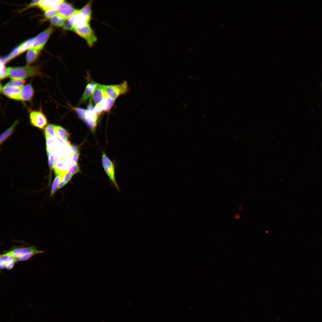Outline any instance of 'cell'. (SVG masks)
I'll return each mask as SVG.
<instances>
[{
    "mask_svg": "<svg viewBox=\"0 0 322 322\" xmlns=\"http://www.w3.org/2000/svg\"><path fill=\"white\" fill-rule=\"evenodd\" d=\"M8 76L12 79L24 80L28 78L40 74L38 67L26 66L7 68Z\"/></svg>",
    "mask_w": 322,
    "mask_h": 322,
    "instance_id": "obj_1",
    "label": "cell"
},
{
    "mask_svg": "<svg viewBox=\"0 0 322 322\" xmlns=\"http://www.w3.org/2000/svg\"><path fill=\"white\" fill-rule=\"evenodd\" d=\"M103 87L108 97L115 100L120 96L128 93L130 90L128 83L126 81L118 84L103 85Z\"/></svg>",
    "mask_w": 322,
    "mask_h": 322,
    "instance_id": "obj_2",
    "label": "cell"
},
{
    "mask_svg": "<svg viewBox=\"0 0 322 322\" xmlns=\"http://www.w3.org/2000/svg\"><path fill=\"white\" fill-rule=\"evenodd\" d=\"M74 31L84 39L90 47H92L97 41V38L89 24L82 27L75 29Z\"/></svg>",
    "mask_w": 322,
    "mask_h": 322,
    "instance_id": "obj_3",
    "label": "cell"
},
{
    "mask_svg": "<svg viewBox=\"0 0 322 322\" xmlns=\"http://www.w3.org/2000/svg\"><path fill=\"white\" fill-rule=\"evenodd\" d=\"M94 107L91 98L89 99V104L83 120L92 130L96 126L98 119V115L94 111Z\"/></svg>",
    "mask_w": 322,
    "mask_h": 322,
    "instance_id": "obj_4",
    "label": "cell"
},
{
    "mask_svg": "<svg viewBox=\"0 0 322 322\" xmlns=\"http://www.w3.org/2000/svg\"><path fill=\"white\" fill-rule=\"evenodd\" d=\"M102 162L103 167L106 174L115 187L119 189L115 178L114 167L113 162L108 158L105 153L102 154Z\"/></svg>",
    "mask_w": 322,
    "mask_h": 322,
    "instance_id": "obj_5",
    "label": "cell"
},
{
    "mask_svg": "<svg viewBox=\"0 0 322 322\" xmlns=\"http://www.w3.org/2000/svg\"><path fill=\"white\" fill-rule=\"evenodd\" d=\"M30 118L32 124L40 129H43L47 124L46 117L41 111H31Z\"/></svg>",
    "mask_w": 322,
    "mask_h": 322,
    "instance_id": "obj_6",
    "label": "cell"
},
{
    "mask_svg": "<svg viewBox=\"0 0 322 322\" xmlns=\"http://www.w3.org/2000/svg\"><path fill=\"white\" fill-rule=\"evenodd\" d=\"M53 31L52 28L50 27L39 33L34 38V43L31 48L40 52Z\"/></svg>",
    "mask_w": 322,
    "mask_h": 322,
    "instance_id": "obj_7",
    "label": "cell"
},
{
    "mask_svg": "<svg viewBox=\"0 0 322 322\" xmlns=\"http://www.w3.org/2000/svg\"><path fill=\"white\" fill-rule=\"evenodd\" d=\"M67 20L72 25L74 30L77 28L83 27L89 24V21L80 12L76 10L74 13Z\"/></svg>",
    "mask_w": 322,
    "mask_h": 322,
    "instance_id": "obj_8",
    "label": "cell"
},
{
    "mask_svg": "<svg viewBox=\"0 0 322 322\" xmlns=\"http://www.w3.org/2000/svg\"><path fill=\"white\" fill-rule=\"evenodd\" d=\"M21 88L6 84L0 90L8 97L14 100H20Z\"/></svg>",
    "mask_w": 322,
    "mask_h": 322,
    "instance_id": "obj_9",
    "label": "cell"
},
{
    "mask_svg": "<svg viewBox=\"0 0 322 322\" xmlns=\"http://www.w3.org/2000/svg\"><path fill=\"white\" fill-rule=\"evenodd\" d=\"M7 252L14 257L21 256L28 253H33L36 254L43 252V251L38 250L36 248L32 246L13 248L11 250Z\"/></svg>",
    "mask_w": 322,
    "mask_h": 322,
    "instance_id": "obj_10",
    "label": "cell"
},
{
    "mask_svg": "<svg viewBox=\"0 0 322 322\" xmlns=\"http://www.w3.org/2000/svg\"><path fill=\"white\" fill-rule=\"evenodd\" d=\"M76 10L71 4L65 2L61 3L57 9V14L64 18L68 19L75 13Z\"/></svg>",
    "mask_w": 322,
    "mask_h": 322,
    "instance_id": "obj_11",
    "label": "cell"
},
{
    "mask_svg": "<svg viewBox=\"0 0 322 322\" xmlns=\"http://www.w3.org/2000/svg\"><path fill=\"white\" fill-rule=\"evenodd\" d=\"M114 101L115 100L109 97H107L95 105L94 111L98 115L103 112L108 111L112 108Z\"/></svg>",
    "mask_w": 322,
    "mask_h": 322,
    "instance_id": "obj_12",
    "label": "cell"
},
{
    "mask_svg": "<svg viewBox=\"0 0 322 322\" xmlns=\"http://www.w3.org/2000/svg\"><path fill=\"white\" fill-rule=\"evenodd\" d=\"M64 1L63 0H40L38 6L45 11L51 9L57 10L60 4Z\"/></svg>",
    "mask_w": 322,
    "mask_h": 322,
    "instance_id": "obj_13",
    "label": "cell"
},
{
    "mask_svg": "<svg viewBox=\"0 0 322 322\" xmlns=\"http://www.w3.org/2000/svg\"><path fill=\"white\" fill-rule=\"evenodd\" d=\"M108 97L103 89V85L98 84L92 95V98L94 103L96 105Z\"/></svg>",
    "mask_w": 322,
    "mask_h": 322,
    "instance_id": "obj_14",
    "label": "cell"
},
{
    "mask_svg": "<svg viewBox=\"0 0 322 322\" xmlns=\"http://www.w3.org/2000/svg\"><path fill=\"white\" fill-rule=\"evenodd\" d=\"M34 94L33 88L30 84H27L23 86L21 88L20 95V100L29 101L32 99Z\"/></svg>",
    "mask_w": 322,
    "mask_h": 322,
    "instance_id": "obj_15",
    "label": "cell"
},
{
    "mask_svg": "<svg viewBox=\"0 0 322 322\" xmlns=\"http://www.w3.org/2000/svg\"><path fill=\"white\" fill-rule=\"evenodd\" d=\"M53 169L55 175L61 176L62 179L64 175L68 172L64 158H62L59 161L55 163Z\"/></svg>",
    "mask_w": 322,
    "mask_h": 322,
    "instance_id": "obj_16",
    "label": "cell"
},
{
    "mask_svg": "<svg viewBox=\"0 0 322 322\" xmlns=\"http://www.w3.org/2000/svg\"><path fill=\"white\" fill-rule=\"evenodd\" d=\"M97 84V83H90L86 85L78 104L80 105L86 102L92 95Z\"/></svg>",
    "mask_w": 322,
    "mask_h": 322,
    "instance_id": "obj_17",
    "label": "cell"
},
{
    "mask_svg": "<svg viewBox=\"0 0 322 322\" xmlns=\"http://www.w3.org/2000/svg\"><path fill=\"white\" fill-rule=\"evenodd\" d=\"M47 150L51 152L55 150L61 143L56 139V137H51L46 138Z\"/></svg>",
    "mask_w": 322,
    "mask_h": 322,
    "instance_id": "obj_18",
    "label": "cell"
},
{
    "mask_svg": "<svg viewBox=\"0 0 322 322\" xmlns=\"http://www.w3.org/2000/svg\"><path fill=\"white\" fill-rule=\"evenodd\" d=\"M18 123V120H16L10 127L7 129L1 135L0 137L1 145L11 135L14 131L15 127Z\"/></svg>",
    "mask_w": 322,
    "mask_h": 322,
    "instance_id": "obj_19",
    "label": "cell"
},
{
    "mask_svg": "<svg viewBox=\"0 0 322 322\" xmlns=\"http://www.w3.org/2000/svg\"><path fill=\"white\" fill-rule=\"evenodd\" d=\"M40 52L31 48L27 51L26 54L27 63L30 64L34 62L37 58Z\"/></svg>",
    "mask_w": 322,
    "mask_h": 322,
    "instance_id": "obj_20",
    "label": "cell"
},
{
    "mask_svg": "<svg viewBox=\"0 0 322 322\" xmlns=\"http://www.w3.org/2000/svg\"><path fill=\"white\" fill-rule=\"evenodd\" d=\"M55 131L57 136L66 141L68 140L70 134L64 129L61 126H55Z\"/></svg>",
    "mask_w": 322,
    "mask_h": 322,
    "instance_id": "obj_21",
    "label": "cell"
},
{
    "mask_svg": "<svg viewBox=\"0 0 322 322\" xmlns=\"http://www.w3.org/2000/svg\"><path fill=\"white\" fill-rule=\"evenodd\" d=\"M92 2V1H89L82 8L79 10L80 12L86 17L89 21H90L91 18Z\"/></svg>",
    "mask_w": 322,
    "mask_h": 322,
    "instance_id": "obj_22",
    "label": "cell"
},
{
    "mask_svg": "<svg viewBox=\"0 0 322 322\" xmlns=\"http://www.w3.org/2000/svg\"><path fill=\"white\" fill-rule=\"evenodd\" d=\"M15 257L10 255L7 252L1 255L0 259V265L1 269H3L5 267L6 263L10 261L13 260Z\"/></svg>",
    "mask_w": 322,
    "mask_h": 322,
    "instance_id": "obj_23",
    "label": "cell"
},
{
    "mask_svg": "<svg viewBox=\"0 0 322 322\" xmlns=\"http://www.w3.org/2000/svg\"><path fill=\"white\" fill-rule=\"evenodd\" d=\"M65 20L57 14L51 18L50 22L52 26L60 27L64 26Z\"/></svg>",
    "mask_w": 322,
    "mask_h": 322,
    "instance_id": "obj_24",
    "label": "cell"
},
{
    "mask_svg": "<svg viewBox=\"0 0 322 322\" xmlns=\"http://www.w3.org/2000/svg\"><path fill=\"white\" fill-rule=\"evenodd\" d=\"M19 46L15 48L8 56L1 59V62L4 64L19 54Z\"/></svg>",
    "mask_w": 322,
    "mask_h": 322,
    "instance_id": "obj_25",
    "label": "cell"
},
{
    "mask_svg": "<svg viewBox=\"0 0 322 322\" xmlns=\"http://www.w3.org/2000/svg\"><path fill=\"white\" fill-rule=\"evenodd\" d=\"M34 38H30L27 40L19 45V54L25 52L28 49L32 47L34 43Z\"/></svg>",
    "mask_w": 322,
    "mask_h": 322,
    "instance_id": "obj_26",
    "label": "cell"
},
{
    "mask_svg": "<svg viewBox=\"0 0 322 322\" xmlns=\"http://www.w3.org/2000/svg\"><path fill=\"white\" fill-rule=\"evenodd\" d=\"M55 125L50 124L47 126L44 129V132L46 138L48 137L54 136L55 134Z\"/></svg>",
    "mask_w": 322,
    "mask_h": 322,
    "instance_id": "obj_27",
    "label": "cell"
},
{
    "mask_svg": "<svg viewBox=\"0 0 322 322\" xmlns=\"http://www.w3.org/2000/svg\"><path fill=\"white\" fill-rule=\"evenodd\" d=\"M55 176V177L53 182L51 188V196H53L57 190L59 183L62 179L61 176L59 175Z\"/></svg>",
    "mask_w": 322,
    "mask_h": 322,
    "instance_id": "obj_28",
    "label": "cell"
},
{
    "mask_svg": "<svg viewBox=\"0 0 322 322\" xmlns=\"http://www.w3.org/2000/svg\"><path fill=\"white\" fill-rule=\"evenodd\" d=\"M24 83L25 81L24 80L12 79L8 82L6 85L21 88L23 86Z\"/></svg>",
    "mask_w": 322,
    "mask_h": 322,
    "instance_id": "obj_29",
    "label": "cell"
},
{
    "mask_svg": "<svg viewBox=\"0 0 322 322\" xmlns=\"http://www.w3.org/2000/svg\"><path fill=\"white\" fill-rule=\"evenodd\" d=\"M47 157L48 158V165L51 171L53 168L54 162V154L49 151L47 150Z\"/></svg>",
    "mask_w": 322,
    "mask_h": 322,
    "instance_id": "obj_30",
    "label": "cell"
},
{
    "mask_svg": "<svg viewBox=\"0 0 322 322\" xmlns=\"http://www.w3.org/2000/svg\"><path fill=\"white\" fill-rule=\"evenodd\" d=\"M34 255L35 254L33 253H28L21 256L15 257L14 260L16 262L27 260Z\"/></svg>",
    "mask_w": 322,
    "mask_h": 322,
    "instance_id": "obj_31",
    "label": "cell"
},
{
    "mask_svg": "<svg viewBox=\"0 0 322 322\" xmlns=\"http://www.w3.org/2000/svg\"><path fill=\"white\" fill-rule=\"evenodd\" d=\"M0 78L1 79H3L8 76L7 68L3 63L1 62Z\"/></svg>",
    "mask_w": 322,
    "mask_h": 322,
    "instance_id": "obj_32",
    "label": "cell"
},
{
    "mask_svg": "<svg viewBox=\"0 0 322 322\" xmlns=\"http://www.w3.org/2000/svg\"><path fill=\"white\" fill-rule=\"evenodd\" d=\"M80 172V168L77 163H75L69 168L68 170V172L72 175Z\"/></svg>",
    "mask_w": 322,
    "mask_h": 322,
    "instance_id": "obj_33",
    "label": "cell"
},
{
    "mask_svg": "<svg viewBox=\"0 0 322 322\" xmlns=\"http://www.w3.org/2000/svg\"><path fill=\"white\" fill-rule=\"evenodd\" d=\"M57 13V10L51 9L45 11V16L47 18H51Z\"/></svg>",
    "mask_w": 322,
    "mask_h": 322,
    "instance_id": "obj_34",
    "label": "cell"
},
{
    "mask_svg": "<svg viewBox=\"0 0 322 322\" xmlns=\"http://www.w3.org/2000/svg\"><path fill=\"white\" fill-rule=\"evenodd\" d=\"M73 109L75 111L79 117L83 120L86 111V109L78 107H74Z\"/></svg>",
    "mask_w": 322,
    "mask_h": 322,
    "instance_id": "obj_35",
    "label": "cell"
},
{
    "mask_svg": "<svg viewBox=\"0 0 322 322\" xmlns=\"http://www.w3.org/2000/svg\"><path fill=\"white\" fill-rule=\"evenodd\" d=\"M79 156V152L78 151L72 154L71 156L72 158V166L75 163H77Z\"/></svg>",
    "mask_w": 322,
    "mask_h": 322,
    "instance_id": "obj_36",
    "label": "cell"
},
{
    "mask_svg": "<svg viewBox=\"0 0 322 322\" xmlns=\"http://www.w3.org/2000/svg\"><path fill=\"white\" fill-rule=\"evenodd\" d=\"M73 175L69 172H68L64 175L62 179L61 180H63L67 184L71 180Z\"/></svg>",
    "mask_w": 322,
    "mask_h": 322,
    "instance_id": "obj_37",
    "label": "cell"
},
{
    "mask_svg": "<svg viewBox=\"0 0 322 322\" xmlns=\"http://www.w3.org/2000/svg\"><path fill=\"white\" fill-rule=\"evenodd\" d=\"M63 27L65 30H74V28L73 27L67 20L65 22Z\"/></svg>",
    "mask_w": 322,
    "mask_h": 322,
    "instance_id": "obj_38",
    "label": "cell"
},
{
    "mask_svg": "<svg viewBox=\"0 0 322 322\" xmlns=\"http://www.w3.org/2000/svg\"><path fill=\"white\" fill-rule=\"evenodd\" d=\"M15 262H16L15 261L14 258L13 260L7 262L6 263L5 267L7 270L11 269L13 267Z\"/></svg>",
    "mask_w": 322,
    "mask_h": 322,
    "instance_id": "obj_39",
    "label": "cell"
},
{
    "mask_svg": "<svg viewBox=\"0 0 322 322\" xmlns=\"http://www.w3.org/2000/svg\"><path fill=\"white\" fill-rule=\"evenodd\" d=\"M40 0H34L32 1L27 7V8L35 6L38 5Z\"/></svg>",
    "mask_w": 322,
    "mask_h": 322,
    "instance_id": "obj_40",
    "label": "cell"
},
{
    "mask_svg": "<svg viewBox=\"0 0 322 322\" xmlns=\"http://www.w3.org/2000/svg\"><path fill=\"white\" fill-rule=\"evenodd\" d=\"M67 184L63 180H61L59 182L58 187V189H61Z\"/></svg>",
    "mask_w": 322,
    "mask_h": 322,
    "instance_id": "obj_41",
    "label": "cell"
}]
</instances>
